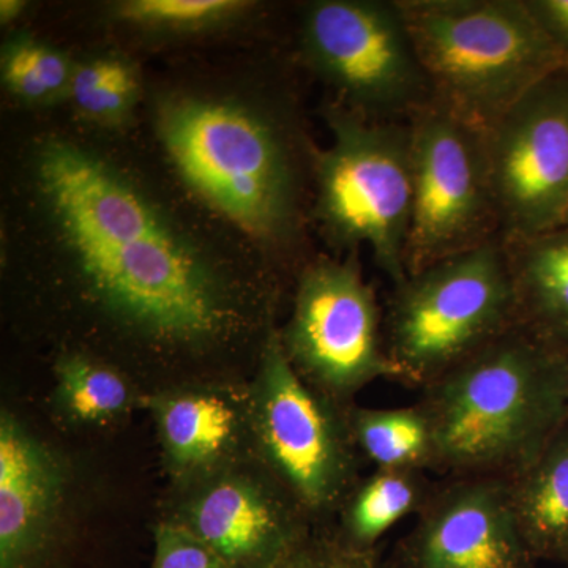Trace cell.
<instances>
[{
  "instance_id": "obj_1",
  "label": "cell",
  "mask_w": 568,
  "mask_h": 568,
  "mask_svg": "<svg viewBox=\"0 0 568 568\" xmlns=\"http://www.w3.org/2000/svg\"><path fill=\"white\" fill-rule=\"evenodd\" d=\"M31 171L54 246L41 298L69 331L62 349L102 355L148 392L252 377L278 325L271 275L207 248L148 186L88 145L44 138Z\"/></svg>"
},
{
  "instance_id": "obj_2",
  "label": "cell",
  "mask_w": 568,
  "mask_h": 568,
  "mask_svg": "<svg viewBox=\"0 0 568 568\" xmlns=\"http://www.w3.org/2000/svg\"><path fill=\"white\" fill-rule=\"evenodd\" d=\"M432 473L511 477L566 424L564 354L517 325L420 390Z\"/></svg>"
},
{
  "instance_id": "obj_3",
  "label": "cell",
  "mask_w": 568,
  "mask_h": 568,
  "mask_svg": "<svg viewBox=\"0 0 568 568\" xmlns=\"http://www.w3.org/2000/svg\"><path fill=\"white\" fill-rule=\"evenodd\" d=\"M155 129L183 185L254 241L286 246L301 227L293 136L274 112L223 97L173 93Z\"/></svg>"
},
{
  "instance_id": "obj_4",
  "label": "cell",
  "mask_w": 568,
  "mask_h": 568,
  "mask_svg": "<svg viewBox=\"0 0 568 568\" xmlns=\"http://www.w3.org/2000/svg\"><path fill=\"white\" fill-rule=\"evenodd\" d=\"M433 100L487 133L562 67L526 0H398Z\"/></svg>"
},
{
  "instance_id": "obj_5",
  "label": "cell",
  "mask_w": 568,
  "mask_h": 568,
  "mask_svg": "<svg viewBox=\"0 0 568 568\" xmlns=\"http://www.w3.org/2000/svg\"><path fill=\"white\" fill-rule=\"evenodd\" d=\"M506 248L488 242L392 284L384 332L398 383L424 388L517 327Z\"/></svg>"
},
{
  "instance_id": "obj_6",
  "label": "cell",
  "mask_w": 568,
  "mask_h": 568,
  "mask_svg": "<svg viewBox=\"0 0 568 568\" xmlns=\"http://www.w3.org/2000/svg\"><path fill=\"white\" fill-rule=\"evenodd\" d=\"M324 118L331 144L313 156L317 223L338 248L366 246L399 283L413 213L409 122L375 121L338 102L325 106Z\"/></svg>"
},
{
  "instance_id": "obj_7",
  "label": "cell",
  "mask_w": 568,
  "mask_h": 568,
  "mask_svg": "<svg viewBox=\"0 0 568 568\" xmlns=\"http://www.w3.org/2000/svg\"><path fill=\"white\" fill-rule=\"evenodd\" d=\"M349 409L317 394L295 373L278 325L272 328L250 377L253 455L313 525L334 521L364 477Z\"/></svg>"
},
{
  "instance_id": "obj_8",
  "label": "cell",
  "mask_w": 568,
  "mask_h": 568,
  "mask_svg": "<svg viewBox=\"0 0 568 568\" xmlns=\"http://www.w3.org/2000/svg\"><path fill=\"white\" fill-rule=\"evenodd\" d=\"M278 334L295 373L336 405L353 407L369 384L398 381L383 308L355 253L320 257L298 272L290 317Z\"/></svg>"
},
{
  "instance_id": "obj_9",
  "label": "cell",
  "mask_w": 568,
  "mask_h": 568,
  "mask_svg": "<svg viewBox=\"0 0 568 568\" xmlns=\"http://www.w3.org/2000/svg\"><path fill=\"white\" fill-rule=\"evenodd\" d=\"M306 65L338 103L375 121L406 122L433 102L398 0H316L302 11Z\"/></svg>"
},
{
  "instance_id": "obj_10",
  "label": "cell",
  "mask_w": 568,
  "mask_h": 568,
  "mask_svg": "<svg viewBox=\"0 0 568 568\" xmlns=\"http://www.w3.org/2000/svg\"><path fill=\"white\" fill-rule=\"evenodd\" d=\"M413 213L406 274L500 241L487 138L433 100L409 119Z\"/></svg>"
},
{
  "instance_id": "obj_11",
  "label": "cell",
  "mask_w": 568,
  "mask_h": 568,
  "mask_svg": "<svg viewBox=\"0 0 568 568\" xmlns=\"http://www.w3.org/2000/svg\"><path fill=\"white\" fill-rule=\"evenodd\" d=\"M500 242L526 241L568 219V67L526 92L485 133Z\"/></svg>"
},
{
  "instance_id": "obj_12",
  "label": "cell",
  "mask_w": 568,
  "mask_h": 568,
  "mask_svg": "<svg viewBox=\"0 0 568 568\" xmlns=\"http://www.w3.org/2000/svg\"><path fill=\"white\" fill-rule=\"evenodd\" d=\"M155 519L200 538L231 568H276L313 526L254 455L168 485Z\"/></svg>"
},
{
  "instance_id": "obj_13",
  "label": "cell",
  "mask_w": 568,
  "mask_h": 568,
  "mask_svg": "<svg viewBox=\"0 0 568 568\" xmlns=\"http://www.w3.org/2000/svg\"><path fill=\"white\" fill-rule=\"evenodd\" d=\"M506 477H440L384 568H537Z\"/></svg>"
},
{
  "instance_id": "obj_14",
  "label": "cell",
  "mask_w": 568,
  "mask_h": 568,
  "mask_svg": "<svg viewBox=\"0 0 568 568\" xmlns=\"http://www.w3.org/2000/svg\"><path fill=\"white\" fill-rule=\"evenodd\" d=\"M77 473L20 414L0 413V568H50L69 537Z\"/></svg>"
},
{
  "instance_id": "obj_15",
  "label": "cell",
  "mask_w": 568,
  "mask_h": 568,
  "mask_svg": "<svg viewBox=\"0 0 568 568\" xmlns=\"http://www.w3.org/2000/svg\"><path fill=\"white\" fill-rule=\"evenodd\" d=\"M151 416L168 485L252 457L248 381H192L149 392Z\"/></svg>"
},
{
  "instance_id": "obj_16",
  "label": "cell",
  "mask_w": 568,
  "mask_h": 568,
  "mask_svg": "<svg viewBox=\"0 0 568 568\" xmlns=\"http://www.w3.org/2000/svg\"><path fill=\"white\" fill-rule=\"evenodd\" d=\"M50 410L67 432H102L144 410L149 392L102 355L61 349L52 364Z\"/></svg>"
},
{
  "instance_id": "obj_17",
  "label": "cell",
  "mask_w": 568,
  "mask_h": 568,
  "mask_svg": "<svg viewBox=\"0 0 568 568\" xmlns=\"http://www.w3.org/2000/svg\"><path fill=\"white\" fill-rule=\"evenodd\" d=\"M504 244V242H503ZM518 324L538 342L568 353V227L504 244Z\"/></svg>"
},
{
  "instance_id": "obj_18",
  "label": "cell",
  "mask_w": 568,
  "mask_h": 568,
  "mask_svg": "<svg viewBox=\"0 0 568 568\" xmlns=\"http://www.w3.org/2000/svg\"><path fill=\"white\" fill-rule=\"evenodd\" d=\"M507 480L518 528L534 558L562 566L568 559V420Z\"/></svg>"
},
{
  "instance_id": "obj_19",
  "label": "cell",
  "mask_w": 568,
  "mask_h": 568,
  "mask_svg": "<svg viewBox=\"0 0 568 568\" xmlns=\"http://www.w3.org/2000/svg\"><path fill=\"white\" fill-rule=\"evenodd\" d=\"M422 470L375 469L346 497L335 523L354 547L381 548L388 530L416 517L433 481Z\"/></svg>"
},
{
  "instance_id": "obj_20",
  "label": "cell",
  "mask_w": 568,
  "mask_h": 568,
  "mask_svg": "<svg viewBox=\"0 0 568 568\" xmlns=\"http://www.w3.org/2000/svg\"><path fill=\"white\" fill-rule=\"evenodd\" d=\"M349 424L362 458L375 469L432 473L435 457L432 428L417 403L402 407L354 405L349 409Z\"/></svg>"
},
{
  "instance_id": "obj_21",
  "label": "cell",
  "mask_w": 568,
  "mask_h": 568,
  "mask_svg": "<svg viewBox=\"0 0 568 568\" xmlns=\"http://www.w3.org/2000/svg\"><path fill=\"white\" fill-rule=\"evenodd\" d=\"M74 65L69 54L31 33H14L2 44L0 77L7 93L28 106L69 100Z\"/></svg>"
},
{
  "instance_id": "obj_22",
  "label": "cell",
  "mask_w": 568,
  "mask_h": 568,
  "mask_svg": "<svg viewBox=\"0 0 568 568\" xmlns=\"http://www.w3.org/2000/svg\"><path fill=\"white\" fill-rule=\"evenodd\" d=\"M140 70L121 55H95L74 65L69 100L82 118L103 126H119L132 118L140 102Z\"/></svg>"
},
{
  "instance_id": "obj_23",
  "label": "cell",
  "mask_w": 568,
  "mask_h": 568,
  "mask_svg": "<svg viewBox=\"0 0 568 568\" xmlns=\"http://www.w3.org/2000/svg\"><path fill=\"white\" fill-rule=\"evenodd\" d=\"M244 0H123L111 7L115 21L160 36L215 31L253 10Z\"/></svg>"
},
{
  "instance_id": "obj_24",
  "label": "cell",
  "mask_w": 568,
  "mask_h": 568,
  "mask_svg": "<svg viewBox=\"0 0 568 568\" xmlns=\"http://www.w3.org/2000/svg\"><path fill=\"white\" fill-rule=\"evenodd\" d=\"M276 568H384V555L354 547L334 519L313 525Z\"/></svg>"
},
{
  "instance_id": "obj_25",
  "label": "cell",
  "mask_w": 568,
  "mask_h": 568,
  "mask_svg": "<svg viewBox=\"0 0 568 568\" xmlns=\"http://www.w3.org/2000/svg\"><path fill=\"white\" fill-rule=\"evenodd\" d=\"M152 536L151 568H231L200 538L162 519L153 523Z\"/></svg>"
},
{
  "instance_id": "obj_26",
  "label": "cell",
  "mask_w": 568,
  "mask_h": 568,
  "mask_svg": "<svg viewBox=\"0 0 568 568\" xmlns=\"http://www.w3.org/2000/svg\"><path fill=\"white\" fill-rule=\"evenodd\" d=\"M526 3L568 67V0H526Z\"/></svg>"
},
{
  "instance_id": "obj_27",
  "label": "cell",
  "mask_w": 568,
  "mask_h": 568,
  "mask_svg": "<svg viewBox=\"0 0 568 568\" xmlns=\"http://www.w3.org/2000/svg\"><path fill=\"white\" fill-rule=\"evenodd\" d=\"M26 10H28V2L24 0H2L0 2V22L3 26L13 24L20 20Z\"/></svg>"
},
{
  "instance_id": "obj_28",
  "label": "cell",
  "mask_w": 568,
  "mask_h": 568,
  "mask_svg": "<svg viewBox=\"0 0 568 568\" xmlns=\"http://www.w3.org/2000/svg\"><path fill=\"white\" fill-rule=\"evenodd\" d=\"M564 364H566V403H567V417L568 420V353L564 354Z\"/></svg>"
},
{
  "instance_id": "obj_29",
  "label": "cell",
  "mask_w": 568,
  "mask_h": 568,
  "mask_svg": "<svg viewBox=\"0 0 568 568\" xmlns=\"http://www.w3.org/2000/svg\"><path fill=\"white\" fill-rule=\"evenodd\" d=\"M562 567L568 568V559L566 560V562L562 564Z\"/></svg>"
},
{
  "instance_id": "obj_30",
  "label": "cell",
  "mask_w": 568,
  "mask_h": 568,
  "mask_svg": "<svg viewBox=\"0 0 568 568\" xmlns=\"http://www.w3.org/2000/svg\"><path fill=\"white\" fill-rule=\"evenodd\" d=\"M566 227H568V219H567Z\"/></svg>"
}]
</instances>
